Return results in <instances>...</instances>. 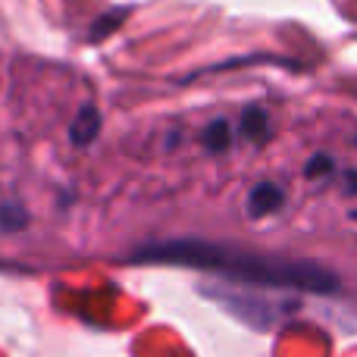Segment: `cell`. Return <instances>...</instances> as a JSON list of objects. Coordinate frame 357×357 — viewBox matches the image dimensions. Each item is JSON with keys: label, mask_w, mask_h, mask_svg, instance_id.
<instances>
[{"label": "cell", "mask_w": 357, "mask_h": 357, "mask_svg": "<svg viewBox=\"0 0 357 357\" xmlns=\"http://www.w3.org/2000/svg\"><path fill=\"white\" fill-rule=\"evenodd\" d=\"M304 173H307L310 178H320V176H329L335 173V160L329 154H314L307 160V167H304Z\"/></svg>", "instance_id": "obj_8"}, {"label": "cell", "mask_w": 357, "mask_h": 357, "mask_svg": "<svg viewBox=\"0 0 357 357\" xmlns=\"http://www.w3.org/2000/svg\"><path fill=\"white\" fill-rule=\"evenodd\" d=\"M351 220H354V222H357V210H354V213H351Z\"/></svg>", "instance_id": "obj_10"}, {"label": "cell", "mask_w": 357, "mask_h": 357, "mask_svg": "<svg viewBox=\"0 0 357 357\" xmlns=\"http://www.w3.org/2000/svg\"><path fill=\"white\" fill-rule=\"evenodd\" d=\"M126 16H129V6H116V10L100 13V16L91 22V29H88V41H91V44L107 41L113 31L123 29V19H126Z\"/></svg>", "instance_id": "obj_5"}, {"label": "cell", "mask_w": 357, "mask_h": 357, "mask_svg": "<svg viewBox=\"0 0 357 357\" xmlns=\"http://www.w3.org/2000/svg\"><path fill=\"white\" fill-rule=\"evenodd\" d=\"M238 135L248 138V142H254V144H260V142H266V138H270V116H266L264 107L251 104V107H245V110H241Z\"/></svg>", "instance_id": "obj_4"}, {"label": "cell", "mask_w": 357, "mask_h": 357, "mask_svg": "<svg viewBox=\"0 0 357 357\" xmlns=\"http://www.w3.org/2000/svg\"><path fill=\"white\" fill-rule=\"evenodd\" d=\"M25 222H29V216H25V210L19 207V204H0V229L16 232V229H22Z\"/></svg>", "instance_id": "obj_7"}, {"label": "cell", "mask_w": 357, "mask_h": 357, "mask_svg": "<svg viewBox=\"0 0 357 357\" xmlns=\"http://www.w3.org/2000/svg\"><path fill=\"white\" fill-rule=\"evenodd\" d=\"M282 204H285L282 185L260 182V185H254L251 195H248V216H251V220L270 216V213H276V210H282Z\"/></svg>", "instance_id": "obj_3"}, {"label": "cell", "mask_w": 357, "mask_h": 357, "mask_svg": "<svg viewBox=\"0 0 357 357\" xmlns=\"http://www.w3.org/2000/svg\"><path fill=\"white\" fill-rule=\"evenodd\" d=\"M100 126H104V116H100L98 107L82 104L79 113L73 116V123H69V142H73L75 148H88V144L98 142Z\"/></svg>", "instance_id": "obj_2"}, {"label": "cell", "mask_w": 357, "mask_h": 357, "mask_svg": "<svg viewBox=\"0 0 357 357\" xmlns=\"http://www.w3.org/2000/svg\"><path fill=\"white\" fill-rule=\"evenodd\" d=\"M232 126H229V119H213V123H207V129L201 132V144L204 151H210V154H222V151H229V144H232Z\"/></svg>", "instance_id": "obj_6"}, {"label": "cell", "mask_w": 357, "mask_h": 357, "mask_svg": "<svg viewBox=\"0 0 357 357\" xmlns=\"http://www.w3.org/2000/svg\"><path fill=\"white\" fill-rule=\"evenodd\" d=\"M345 182H348V191H351V195H357V169H348V173H345Z\"/></svg>", "instance_id": "obj_9"}, {"label": "cell", "mask_w": 357, "mask_h": 357, "mask_svg": "<svg viewBox=\"0 0 357 357\" xmlns=\"http://www.w3.org/2000/svg\"><path fill=\"white\" fill-rule=\"evenodd\" d=\"M135 264H167V266H188V270L220 273L238 282L266 285V289H301L314 295H333L339 291V276L329 266L317 260H282L266 254L241 251V248L210 245L201 238H173L144 245L132 254Z\"/></svg>", "instance_id": "obj_1"}]
</instances>
